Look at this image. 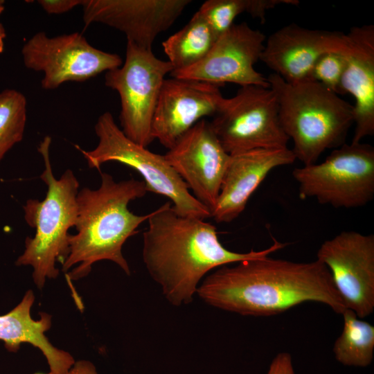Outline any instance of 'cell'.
<instances>
[{"instance_id": "obj_7", "label": "cell", "mask_w": 374, "mask_h": 374, "mask_svg": "<svg viewBox=\"0 0 374 374\" xmlns=\"http://www.w3.org/2000/svg\"><path fill=\"white\" fill-rule=\"evenodd\" d=\"M292 176L302 199L314 198L335 208L364 206L374 197V148L344 143L323 162L294 168Z\"/></svg>"}, {"instance_id": "obj_9", "label": "cell", "mask_w": 374, "mask_h": 374, "mask_svg": "<svg viewBox=\"0 0 374 374\" xmlns=\"http://www.w3.org/2000/svg\"><path fill=\"white\" fill-rule=\"evenodd\" d=\"M211 123L230 155L287 148L290 140L281 126L276 97L270 87H240L235 96L223 98Z\"/></svg>"}, {"instance_id": "obj_27", "label": "cell", "mask_w": 374, "mask_h": 374, "mask_svg": "<svg viewBox=\"0 0 374 374\" xmlns=\"http://www.w3.org/2000/svg\"><path fill=\"white\" fill-rule=\"evenodd\" d=\"M65 374H98L96 366L88 360H78Z\"/></svg>"}, {"instance_id": "obj_5", "label": "cell", "mask_w": 374, "mask_h": 374, "mask_svg": "<svg viewBox=\"0 0 374 374\" xmlns=\"http://www.w3.org/2000/svg\"><path fill=\"white\" fill-rule=\"evenodd\" d=\"M51 143V138L46 136L37 148L44 163L40 178L47 190L43 200L29 199L23 207L25 221L35 233L26 238L24 251L15 262L17 266L33 267V278L39 289L43 288L46 278L59 276L55 263L62 264L68 256L69 230L76 223L80 186L70 169L55 178L50 160Z\"/></svg>"}, {"instance_id": "obj_29", "label": "cell", "mask_w": 374, "mask_h": 374, "mask_svg": "<svg viewBox=\"0 0 374 374\" xmlns=\"http://www.w3.org/2000/svg\"><path fill=\"white\" fill-rule=\"evenodd\" d=\"M34 374H53L52 373L49 372L48 373H34Z\"/></svg>"}, {"instance_id": "obj_13", "label": "cell", "mask_w": 374, "mask_h": 374, "mask_svg": "<svg viewBox=\"0 0 374 374\" xmlns=\"http://www.w3.org/2000/svg\"><path fill=\"white\" fill-rule=\"evenodd\" d=\"M193 196L212 212L231 160L211 122L204 118L164 154Z\"/></svg>"}, {"instance_id": "obj_23", "label": "cell", "mask_w": 374, "mask_h": 374, "mask_svg": "<svg viewBox=\"0 0 374 374\" xmlns=\"http://www.w3.org/2000/svg\"><path fill=\"white\" fill-rule=\"evenodd\" d=\"M253 8V0H208L198 12L218 37L232 26L239 15L247 12L251 15Z\"/></svg>"}, {"instance_id": "obj_8", "label": "cell", "mask_w": 374, "mask_h": 374, "mask_svg": "<svg viewBox=\"0 0 374 374\" xmlns=\"http://www.w3.org/2000/svg\"><path fill=\"white\" fill-rule=\"evenodd\" d=\"M172 71L171 64L157 57L152 49L127 41L125 62L105 73V85L120 97L121 130L141 146L154 141V112L165 77Z\"/></svg>"}, {"instance_id": "obj_20", "label": "cell", "mask_w": 374, "mask_h": 374, "mask_svg": "<svg viewBox=\"0 0 374 374\" xmlns=\"http://www.w3.org/2000/svg\"><path fill=\"white\" fill-rule=\"evenodd\" d=\"M217 38L197 11L181 30L163 42L162 46L173 71H179L201 61L211 49Z\"/></svg>"}, {"instance_id": "obj_21", "label": "cell", "mask_w": 374, "mask_h": 374, "mask_svg": "<svg viewBox=\"0 0 374 374\" xmlns=\"http://www.w3.org/2000/svg\"><path fill=\"white\" fill-rule=\"evenodd\" d=\"M343 330L333 346L336 360L347 366L366 367L373 359L374 326L346 308Z\"/></svg>"}, {"instance_id": "obj_6", "label": "cell", "mask_w": 374, "mask_h": 374, "mask_svg": "<svg viewBox=\"0 0 374 374\" xmlns=\"http://www.w3.org/2000/svg\"><path fill=\"white\" fill-rule=\"evenodd\" d=\"M94 130L98 138L95 148L86 151L75 145L90 168L100 171L106 162L121 163L143 177L148 192L170 199L179 215L202 220L211 217V211L193 196L164 155L152 152L127 137L110 112L98 117Z\"/></svg>"}, {"instance_id": "obj_11", "label": "cell", "mask_w": 374, "mask_h": 374, "mask_svg": "<svg viewBox=\"0 0 374 374\" xmlns=\"http://www.w3.org/2000/svg\"><path fill=\"white\" fill-rule=\"evenodd\" d=\"M317 259L329 270L346 308L363 319L374 310V235L344 231L320 246Z\"/></svg>"}, {"instance_id": "obj_2", "label": "cell", "mask_w": 374, "mask_h": 374, "mask_svg": "<svg viewBox=\"0 0 374 374\" xmlns=\"http://www.w3.org/2000/svg\"><path fill=\"white\" fill-rule=\"evenodd\" d=\"M147 221L143 260L165 298L175 306L191 303L199 283L210 271L269 256L287 244L274 239L271 246L260 251H230L220 242L213 224L179 215L169 202L150 213Z\"/></svg>"}, {"instance_id": "obj_19", "label": "cell", "mask_w": 374, "mask_h": 374, "mask_svg": "<svg viewBox=\"0 0 374 374\" xmlns=\"http://www.w3.org/2000/svg\"><path fill=\"white\" fill-rule=\"evenodd\" d=\"M34 301V293L28 290L17 306L8 313L0 315V340L11 353H16L22 344L33 345L46 357L51 373L65 374L75 361L69 353L55 347L45 335L51 327V315L39 312V319L31 317Z\"/></svg>"}, {"instance_id": "obj_1", "label": "cell", "mask_w": 374, "mask_h": 374, "mask_svg": "<svg viewBox=\"0 0 374 374\" xmlns=\"http://www.w3.org/2000/svg\"><path fill=\"white\" fill-rule=\"evenodd\" d=\"M217 268L197 294L208 305L243 316L267 317L304 302L346 309L328 268L319 260L297 262L269 256Z\"/></svg>"}, {"instance_id": "obj_16", "label": "cell", "mask_w": 374, "mask_h": 374, "mask_svg": "<svg viewBox=\"0 0 374 374\" xmlns=\"http://www.w3.org/2000/svg\"><path fill=\"white\" fill-rule=\"evenodd\" d=\"M346 34L310 29L292 23L266 38L260 60L283 80L296 82L312 79L317 60L328 52H344Z\"/></svg>"}, {"instance_id": "obj_15", "label": "cell", "mask_w": 374, "mask_h": 374, "mask_svg": "<svg viewBox=\"0 0 374 374\" xmlns=\"http://www.w3.org/2000/svg\"><path fill=\"white\" fill-rule=\"evenodd\" d=\"M220 86L172 78L163 83L152 123V136L170 149L197 122L218 111Z\"/></svg>"}, {"instance_id": "obj_4", "label": "cell", "mask_w": 374, "mask_h": 374, "mask_svg": "<svg viewBox=\"0 0 374 374\" xmlns=\"http://www.w3.org/2000/svg\"><path fill=\"white\" fill-rule=\"evenodd\" d=\"M267 78L296 159L311 165L326 150L345 143L353 123L352 105L313 79L289 82L274 73Z\"/></svg>"}, {"instance_id": "obj_22", "label": "cell", "mask_w": 374, "mask_h": 374, "mask_svg": "<svg viewBox=\"0 0 374 374\" xmlns=\"http://www.w3.org/2000/svg\"><path fill=\"white\" fill-rule=\"evenodd\" d=\"M27 118V101L15 89L0 92V163L7 152L19 143L24 134Z\"/></svg>"}, {"instance_id": "obj_18", "label": "cell", "mask_w": 374, "mask_h": 374, "mask_svg": "<svg viewBox=\"0 0 374 374\" xmlns=\"http://www.w3.org/2000/svg\"><path fill=\"white\" fill-rule=\"evenodd\" d=\"M346 36L341 86L343 94L350 93L355 99L351 142L359 143L374 134V26H354Z\"/></svg>"}, {"instance_id": "obj_10", "label": "cell", "mask_w": 374, "mask_h": 374, "mask_svg": "<svg viewBox=\"0 0 374 374\" xmlns=\"http://www.w3.org/2000/svg\"><path fill=\"white\" fill-rule=\"evenodd\" d=\"M21 55L27 69L43 73L41 86L46 90L88 80L123 64L118 55L95 48L77 32L51 37L39 31L24 44Z\"/></svg>"}, {"instance_id": "obj_12", "label": "cell", "mask_w": 374, "mask_h": 374, "mask_svg": "<svg viewBox=\"0 0 374 374\" xmlns=\"http://www.w3.org/2000/svg\"><path fill=\"white\" fill-rule=\"evenodd\" d=\"M266 40L259 30L246 22L233 24L220 35L207 55L197 64L172 71V78L206 82L220 87L235 83L240 87L256 85L269 87L267 78L257 71Z\"/></svg>"}, {"instance_id": "obj_24", "label": "cell", "mask_w": 374, "mask_h": 374, "mask_svg": "<svg viewBox=\"0 0 374 374\" xmlns=\"http://www.w3.org/2000/svg\"><path fill=\"white\" fill-rule=\"evenodd\" d=\"M344 52H328L323 54L315 62L311 78L321 83L337 94H343L341 86L345 69Z\"/></svg>"}, {"instance_id": "obj_3", "label": "cell", "mask_w": 374, "mask_h": 374, "mask_svg": "<svg viewBox=\"0 0 374 374\" xmlns=\"http://www.w3.org/2000/svg\"><path fill=\"white\" fill-rule=\"evenodd\" d=\"M97 189L83 188L77 195V233L69 234L68 256L62 264L69 280L87 276L92 265L110 260L130 275L129 265L122 253L126 240L136 234L139 225L150 213L139 215L131 212V201L141 198L148 190L143 181L134 178L116 181L106 172H100Z\"/></svg>"}, {"instance_id": "obj_26", "label": "cell", "mask_w": 374, "mask_h": 374, "mask_svg": "<svg viewBox=\"0 0 374 374\" xmlns=\"http://www.w3.org/2000/svg\"><path fill=\"white\" fill-rule=\"evenodd\" d=\"M267 374H295L290 354L284 352L277 354L271 362Z\"/></svg>"}, {"instance_id": "obj_28", "label": "cell", "mask_w": 374, "mask_h": 374, "mask_svg": "<svg viewBox=\"0 0 374 374\" xmlns=\"http://www.w3.org/2000/svg\"><path fill=\"white\" fill-rule=\"evenodd\" d=\"M4 10V1L0 0V16ZM6 38V31L3 26L0 22V53L4 51V39Z\"/></svg>"}, {"instance_id": "obj_17", "label": "cell", "mask_w": 374, "mask_h": 374, "mask_svg": "<svg viewBox=\"0 0 374 374\" xmlns=\"http://www.w3.org/2000/svg\"><path fill=\"white\" fill-rule=\"evenodd\" d=\"M296 160L291 149H256L234 155L226 171L211 217L231 222L244 210L251 195L274 168Z\"/></svg>"}, {"instance_id": "obj_25", "label": "cell", "mask_w": 374, "mask_h": 374, "mask_svg": "<svg viewBox=\"0 0 374 374\" xmlns=\"http://www.w3.org/2000/svg\"><path fill=\"white\" fill-rule=\"evenodd\" d=\"M37 2L46 13L59 15L82 6L83 0H38Z\"/></svg>"}, {"instance_id": "obj_14", "label": "cell", "mask_w": 374, "mask_h": 374, "mask_svg": "<svg viewBox=\"0 0 374 374\" xmlns=\"http://www.w3.org/2000/svg\"><path fill=\"white\" fill-rule=\"evenodd\" d=\"M190 0H83L85 27L100 23L123 33L137 46L152 49L156 37L181 15Z\"/></svg>"}]
</instances>
